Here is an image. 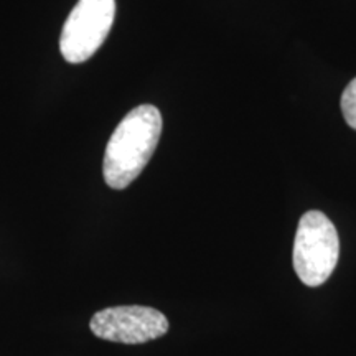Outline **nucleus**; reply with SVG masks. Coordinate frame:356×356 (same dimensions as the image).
I'll use <instances>...</instances> for the list:
<instances>
[{"label": "nucleus", "instance_id": "obj_4", "mask_svg": "<svg viewBox=\"0 0 356 356\" xmlns=\"http://www.w3.org/2000/svg\"><path fill=\"white\" fill-rule=\"evenodd\" d=\"M89 328L97 338L113 343L140 345L170 330L165 315L145 305H118L92 315Z\"/></svg>", "mask_w": 356, "mask_h": 356}, {"label": "nucleus", "instance_id": "obj_3", "mask_svg": "<svg viewBox=\"0 0 356 356\" xmlns=\"http://www.w3.org/2000/svg\"><path fill=\"white\" fill-rule=\"evenodd\" d=\"M114 17L115 0H79L61 30V56L73 65L89 60L108 38Z\"/></svg>", "mask_w": 356, "mask_h": 356}, {"label": "nucleus", "instance_id": "obj_1", "mask_svg": "<svg viewBox=\"0 0 356 356\" xmlns=\"http://www.w3.org/2000/svg\"><path fill=\"white\" fill-rule=\"evenodd\" d=\"M162 114L152 104L129 111L106 145L102 175L114 190H124L152 159L162 134Z\"/></svg>", "mask_w": 356, "mask_h": 356}, {"label": "nucleus", "instance_id": "obj_5", "mask_svg": "<svg viewBox=\"0 0 356 356\" xmlns=\"http://www.w3.org/2000/svg\"><path fill=\"white\" fill-rule=\"evenodd\" d=\"M341 113L348 126L356 131V78L351 79L341 95Z\"/></svg>", "mask_w": 356, "mask_h": 356}, {"label": "nucleus", "instance_id": "obj_2", "mask_svg": "<svg viewBox=\"0 0 356 356\" xmlns=\"http://www.w3.org/2000/svg\"><path fill=\"white\" fill-rule=\"evenodd\" d=\"M340 259V238L325 213L310 210L302 215L293 239L292 264L307 287H320L330 279Z\"/></svg>", "mask_w": 356, "mask_h": 356}]
</instances>
